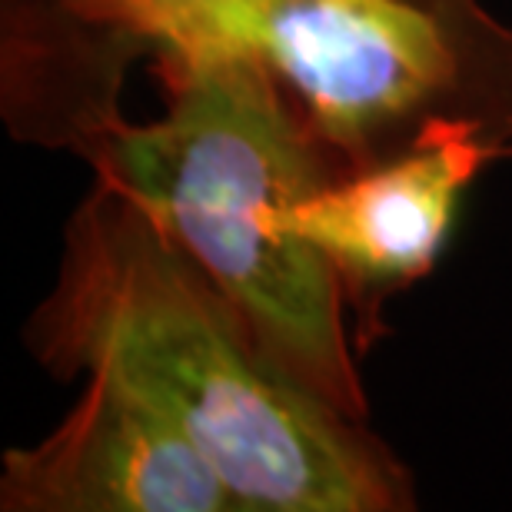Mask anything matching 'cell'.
<instances>
[{"mask_svg":"<svg viewBox=\"0 0 512 512\" xmlns=\"http://www.w3.org/2000/svg\"><path fill=\"white\" fill-rule=\"evenodd\" d=\"M489 153L473 120H429L399 160L296 203L290 227L326 256L343 290H396L433 270Z\"/></svg>","mask_w":512,"mask_h":512,"instance_id":"5b68a950","label":"cell"},{"mask_svg":"<svg viewBox=\"0 0 512 512\" xmlns=\"http://www.w3.org/2000/svg\"><path fill=\"white\" fill-rule=\"evenodd\" d=\"M170 104L150 124H107L94 163L210 276L273 366L350 419L366 393L346 346L343 283L290 227L326 183L310 127L276 77L237 54L167 57Z\"/></svg>","mask_w":512,"mask_h":512,"instance_id":"7a4b0ae2","label":"cell"},{"mask_svg":"<svg viewBox=\"0 0 512 512\" xmlns=\"http://www.w3.org/2000/svg\"><path fill=\"white\" fill-rule=\"evenodd\" d=\"M4 512H240L213 463L143 399L107 376L54 433L7 449Z\"/></svg>","mask_w":512,"mask_h":512,"instance_id":"277c9868","label":"cell"},{"mask_svg":"<svg viewBox=\"0 0 512 512\" xmlns=\"http://www.w3.org/2000/svg\"><path fill=\"white\" fill-rule=\"evenodd\" d=\"M147 40L167 57L263 64L303 100L313 137L350 160L443 97L459 74L446 27L409 0H193Z\"/></svg>","mask_w":512,"mask_h":512,"instance_id":"3957f363","label":"cell"},{"mask_svg":"<svg viewBox=\"0 0 512 512\" xmlns=\"http://www.w3.org/2000/svg\"><path fill=\"white\" fill-rule=\"evenodd\" d=\"M30 346L47 370L107 376L167 416L240 512L413 506L406 469L380 439L266 360L210 276L107 180L70 220Z\"/></svg>","mask_w":512,"mask_h":512,"instance_id":"6da1fadb","label":"cell"},{"mask_svg":"<svg viewBox=\"0 0 512 512\" xmlns=\"http://www.w3.org/2000/svg\"><path fill=\"white\" fill-rule=\"evenodd\" d=\"M60 4L77 20L117 27L124 34H137L147 40L163 17L177 14L180 7L193 4V0H60Z\"/></svg>","mask_w":512,"mask_h":512,"instance_id":"8992f818","label":"cell"}]
</instances>
